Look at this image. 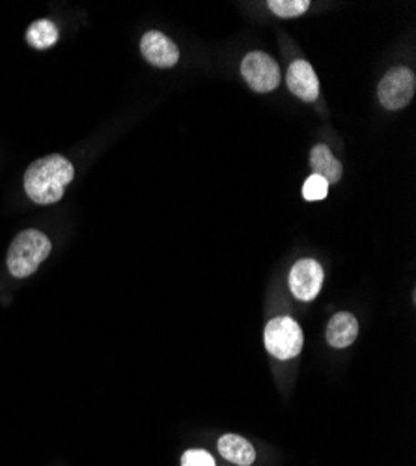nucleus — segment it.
Returning a JSON list of instances; mask_svg holds the SVG:
<instances>
[{
	"mask_svg": "<svg viewBox=\"0 0 416 466\" xmlns=\"http://www.w3.org/2000/svg\"><path fill=\"white\" fill-rule=\"evenodd\" d=\"M359 336V321L350 312H340L327 325V341L334 349L350 347Z\"/></svg>",
	"mask_w": 416,
	"mask_h": 466,
	"instance_id": "1a4fd4ad",
	"label": "nucleus"
},
{
	"mask_svg": "<svg viewBox=\"0 0 416 466\" xmlns=\"http://www.w3.org/2000/svg\"><path fill=\"white\" fill-rule=\"evenodd\" d=\"M268 6L279 17L289 19V17H297V15L305 14L310 8V3L309 0H271Z\"/></svg>",
	"mask_w": 416,
	"mask_h": 466,
	"instance_id": "ddd939ff",
	"label": "nucleus"
},
{
	"mask_svg": "<svg viewBox=\"0 0 416 466\" xmlns=\"http://www.w3.org/2000/svg\"><path fill=\"white\" fill-rule=\"evenodd\" d=\"M329 194V183L318 174H312L307 181L305 187H302V197H305L307 202H320L325 200Z\"/></svg>",
	"mask_w": 416,
	"mask_h": 466,
	"instance_id": "4468645a",
	"label": "nucleus"
},
{
	"mask_svg": "<svg viewBox=\"0 0 416 466\" xmlns=\"http://www.w3.org/2000/svg\"><path fill=\"white\" fill-rule=\"evenodd\" d=\"M218 453L238 466H250L256 461L254 446L239 435H224L218 439Z\"/></svg>",
	"mask_w": 416,
	"mask_h": 466,
	"instance_id": "9d476101",
	"label": "nucleus"
},
{
	"mask_svg": "<svg viewBox=\"0 0 416 466\" xmlns=\"http://www.w3.org/2000/svg\"><path fill=\"white\" fill-rule=\"evenodd\" d=\"M241 73L245 76L247 85L258 92V94H268L273 92L280 85V67L279 64L266 53H249L241 62Z\"/></svg>",
	"mask_w": 416,
	"mask_h": 466,
	"instance_id": "20e7f679",
	"label": "nucleus"
},
{
	"mask_svg": "<svg viewBox=\"0 0 416 466\" xmlns=\"http://www.w3.org/2000/svg\"><path fill=\"white\" fill-rule=\"evenodd\" d=\"M140 51L144 58L156 67H172L179 60V49L178 46L167 37L161 32L151 30L147 32L142 42H140Z\"/></svg>",
	"mask_w": 416,
	"mask_h": 466,
	"instance_id": "0eeeda50",
	"label": "nucleus"
},
{
	"mask_svg": "<svg viewBox=\"0 0 416 466\" xmlns=\"http://www.w3.org/2000/svg\"><path fill=\"white\" fill-rule=\"evenodd\" d=\"M323 267L316 259H299L289 270V289L302 302L314 300L323 286Z\"/></svg>",
	"mask_w": 416,
	"mask_h": 466,
	"instance_id": "423d86ee",
	"label": "nucleus"
},
{
	"mask_svg": "<svg viewBox=\"0 0 416 466\" xmlns=\"http://www.w3.org/2000/svg\"><path fill=\"white\" fill-rule=\"evenodd\" d=\"M51 241L40 229H25L17 233L10 245L6 265L10 275L15 279H26L34 275L37 267L51 254Z\"/></svg>",
	"mask_w": 416,
	"mask_h": 466,
	"instance_id": "f03ea898",
	"label": "nucleus"
},
{
	"mask_svg": "<svg viewBox=\"0 0 416 466\" xmlns=\"http://www.w3.org/2000/svg\"><path fill=\"white\" fill-rule=\"evenodd\" d=\"M414 73L407 67H394L381 79L380 88H377V96H380V101L385 108L400 110L409 105L414 96Z\"/></svg>",
	"mask_w": 416,
	"mask_h": 466,
	"instance_id": "39448f33",
	"label": "nucleus"
},
{
	"mask_svg": "<svg viewBox=\"0 0 416 466\" xmlns=\"http://www.w3.org/2000/svg\"><path fill=\"white\" fill-rule=\"evenodd\" d=\"M263 339H266V349L269 355L279 360L299 357L302 351V341H305L299 323L291 318L271 319L266 327V332H263Z\"/></svg>",
	"mask_w": 416,
	"mask_h": 466,
	"instance_id": "7ed1b4c3",
	"label": "nucleus"
},
{
	"mask_svg": "<svg viewBox=\"0 0 416 466\" xmlns=\"http://www.w3.org/2000/svg\"><path fill=\"white\" fill-rule=\"evenodd\" d=\"M310 165L314 174L327 179L329 185L338 183L342 177V163H340L325 144H318L310 153Z\"/></svg>",
	"mask_w": 416,
	"mask_h": 466,
	"instance_id": "9b49d317",
	"label": "nucleus"
},
{
	"mask_svg": "<svg viewBox=\"0 0 416 466\" xmlns=\"http://www.w3.org/2000/svg\"><path fill=\"white\" fill-rule=\"evenodd\" d=\"M75 176L73 165L62 155H47L34 161L25 172V190L34 204L49 206L58 202Z\"/></svg>",
	"mask_w": 416,
	"mask_h": 466,
	"instance_id": "f257e3e1",
	"label": "nucleus"
},
{
	"mask_svg": "<svg viewBox=\"0 0 416 466\" xmlns=\"http://www.w3.org/2000/svg\"><path fill=\"white\" fill-rule=\"evenodd\" d=\"M286 85L293 96L300 101H316L320 96V81L312 66L305 60H295L288 73H286Z\"/></svg>",
	"mask_w": 416,
	"mask_h": 466,
	"instance_id": "6e6552de",
	"label": "nucleus"
},
{
	"mask_svg": "<svg viewBox=\"0 0 416 466\" xmlns=\"http://www.w3.org/2000/svg\"><path fill=\"white\" fill-rule=\"evenodd\" d=\"M181 466H215V459L206 450H187L181 457Z\"/></svg>",
	"mask_w": 416,
	"mask_h": 466,
	"instance_id": "2eb2a0df",
	"label": "nucleus"
},
{
	"mask_svg": "<svg viewBox=\"0 0 416 466\" xmlns=\"http://www.w3.org/2000/svg\"><path fill=\"white\" fill-rule=\"evenodd\" d=\"M26 42L37 51H46L58 42V28L49 19H40L28 26Z\"/></svg>",
	"mask_w": 416,
	"mask_h": 466,
	"instance_id": "f8f14e48",
	"label": "nucleus"
}]
</instances>
